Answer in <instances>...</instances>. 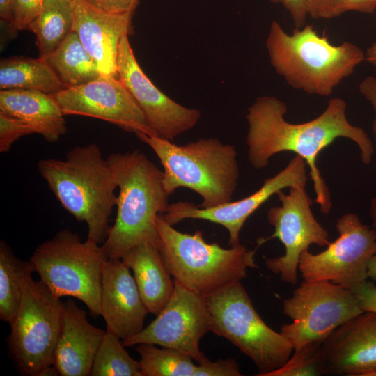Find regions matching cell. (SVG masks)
Wrapping results in <instances>:
<instances>
[{
    "label": "cell",
    "mask_w": 376,
    "mask_h": 376,
    "mask_svg": "<svg viewBox=\"0 0 376 376\" xmlns=\"http://www.w3.org/2000/svg\"><path fill=\"white\" fill-rule=\"evenodd\" d=\"M212 320V331L249 357L258 376L283 366L293 348L262 320L242 284L237 281L205 296Z\"/></svg>",
    "instance_id": "8"
},
{
    "label": "cell",
    "mask_w": 376,
    "mask_h": 376,
    "mask_svg": "<svg viewBox=\"0 0 376 376\" xmlns=\"http://www.w3.org/2000/svg\"><path fill=\"white\" fill-rule=\"evenodd\" d=\"M156 316L140 332L123 340L124 346L148 343L177 350L198 363L207 359L199 347L200 340L212 327L203 295L174 280L172 295Z\"/></svg>",
    "instance_id": "12"
},
{
    "label": "cell",
    "mask_w": 376,
    "mask_h": 376,
    "mask_svg": "<svg viewBox=\"0 0 376 376\" xmlns=\"http://www.w3.org/2000/svg\"><path fill=\"white\" fill-rule=\"evenodd\" d=\"M276 195L281 205L272 207L267 211L268 221L274 228V233L269 238H278L285 247V253L267 259L265 265L283 282L295 285L301 254L311 244L327 246L330 243L329 233L313 214L312 200L306 187H291L288 194L281 190Z\"/></svg>",
    "instance_id": "13"
},
{
    "label": "cell",
    "mask_w": 376,
    "mask_h": 376,
    "mask_svg": "<svg viewBox=\"0 0 376 376\" xmlns=\"http://www.w3.org/2000/svg\"><path fill=\"white\" fill-rule=\"evenodd\" d=\"M365 60H367L372 65L376 68V42L369 46L365 52Z\"/></svg>",
    "instance_id": "40"
},
{
    "label": "cell",
    "mask_w": 376,
    "mask_h": 376,
    "mask_svg": "<svg viewBox=\"0 0 376 376\" xmlns=\"http://www.w3.org/2000/svg\"><path fill=\"white\" fill-rule=\"evenodd\" d=\"M120 259L132 270L148 312L158 315L174 290V282L159 249L150 243H141L130 249Z\"/></svg>",
    "instance_id": "22"
},
{
    "label": "cell",
    "mask_w": 376,
    "mask_h": 376,
    "mask_svg": "<svg viewBox=\"0 0 376 376\" xmlns=\"http://www.w3.org/2000/svg\"><path fill=\"white\" fill-rule=\"evenodd\" d=\"M120 339L113 332L106 330L96 352L90 375L141 376L140 362L129 355Z\"/></svg>",
    "instance_id": "28"
},
{
    "label": "cell",
    "mask_w": 376,
    "mask_h": 376,
    "mask_svg": "<svg viewBox=\"0 0 376 376\" xmlns=\"http://www.w3.org/2000/svg\"><path fill=\"white\" fill-rule=\"evenodd\" d=\"M359 90L373 108L375 118L373 123V132L376 141V77L368 76L363 79L359 85ZM370 214L373 227L376 229V198L371 201Z\"/></svg>",
    "instance_id": "33"
},
{
    "label": "cell",
    "mask_w": 376,
    "mask_h": 376,
    "mask_svg": "<svg viewBox=\"0 0 376 376\" xmlns=\"http://www.w3.org/2000/svg\"><path fill=\"white\" fill-rule=\"evenodd\" d=\"M357 295L330 281H304L283 301V313L292 320L280 334L294 350L324 341L336 329L363 313Z\"/></svg>",
    "instance_id": "10"
},
{
    "label": "cell",
    "mask_w": 376,
    "mask_h": 376,
    "mask_svg": "<svg viewBox=\"0 0 376 376\" xmlns=\"http://www.w3.org/2000/svg\"><path fill=\"white\" fill-rule=\"evenodd\" d=\"M306 166L304 159L295 155L283 169L266 178L263 185L247 197L209 208L178 201L169 204L160 216L172 226L186 219H203L221 225L229 233V244L237 246L240 244V230L247 219L271 196L285 188L306 187Z\"/></svg>",
    "instance_id": "15"
},
{
    "label": "cell",
    "mask_w": 376,
    "mask_h": 376,
    "mask_svg": "<svg viewBox=\"0 0 376 376\" xmlns=\"http://www.w3.org/2000/svg\"><path fill=\"white\" fill-rule=\"evenodd\" d=\"M272 3L281 4L290 14L295 27L306 25L308 15L307 0H269Z\"/></svg>",
    "instance_id": "35"
},
{
    "label": "cell",
    "mask_w": 376,
    "mask_h": 376,
    "mask_svg": "<svg viewBox=\"0 0 376 376\" xmlns=\"http://www.w3.org/2000/svg\"><path fill=\"white\" fill-rule=\"evenodd\" d=\"M136 135L159 158L163 184L170 195L180 187L189 189L201 197V208L233 201L240 178L234 146L212 137L180 146L157 135Z\"/></svg>",
    "instance_id": "5"
},
{
    "label": "cell",
    "mask_w": 376,
    "mask_h": 376,
    "mask_svg": "<svg viewBox=\"0 0 376 376\" xmlns=\"http://www.w3.org/2000/svg\"><path fill=\"white\" fill-rule=\"evenodd\" d=\"M14 0H0V17L1 21L12 26L13 23Z\"/></svg>",
    "instance_id": "39"
},
{
    "label": "cell",
    "mask_w": 376,
    "mask_h": 376,
    "mask_svg": "<svg viewBox=\"0 0 376 376\" xmlns=\"http://www.w3.org/2000/svg\"><path fill=\"white\" fill-rule=\"evenodd\" d=\"M240 366L235 359L211 361L208 359L196 366L194 376H240Z\"/></svg>",
    "instance_id": "32"
},
{
    "label": "cell",
    "mask_w": 376,
    "mask_h": 376,
    "mask_svg": "<svg viewBox=\"0 0 376 376\" xmlns=\"http://www.w3.org/2000/svg\"><path fill=\"white\" fill-rule=\"evenodd\" d=\"M322 341L308 343L293 350L288 361L266 376H314L325 375Z\"/></svg>",
    "instance_id": "29"
},
{
    "label": "cell",
    "mask_w": 376,
    "mask_h": 376,
    "mask_svg": "<svg viewBox=\"0 0 376 376\" xmlns=\"http://www.w3.org/2000/svg\"><path fill=\"white\" fill-rule=\"evenodd\" d=\"M334 0H307L308 15L315 19H331Z\"/></svg>",
    "instance_id": "38"
},
{
    "label": "cell",
    "mask_w": 376,
    "mask_h": 376,
    "mask_svg": "<svg viewBox=\"0 0 376 376\" xmlns=\"http://www.w3.org/2000/svg\"><path fill=\"white\" fill-rule=\"evenodd\" d=\"M347 104L338 97L331 98L318 117L302 123L286 120V104L275 96L258 97L248 108L246 145L248 159L256 169L265 168L269 159L281 152L302 157L309 168L315 201L320 211L329 214L331 201L328 187L317 166L320 152L338 138L353 141L359 148L365 164L372 161L373 143L360 127L352 125L346 116Z\"/></svg>",
    "instance_id": "1"
},
{
    "label": "cell",
    "mask_w": 376,
    "mask_h": 376,
    "mask_svg": "<svg viewBox=\"0 0 376 376\" xmlns=\"http://www.w3.org/2000/svg\"><path fill=\"white\" fill-rule=\"evenodd\" d=\"M37 168L61 205L88 227L87 239L102 244L117 196L113 171L95 143L71 149L65 159H40Z\"/></svg>",
    "instance_id": "4"
},
{
    "label": "cell",
    "mask_w": 376,
    "mask_h": 376,
    "mask_svg": "<svg viewBox=\"0 0 376 376\" xmlns=\"http://www.w3.org/2000/svg\"><path fill=\"white\" fill-rule=\"evenodd\" d=\"M24 121L0 111V152H8L14 142L23 136L33 134Z\"/></svg>",
    "instance_id": "30"
},
{
    "label": "cell",
    "mask_w": 376,
    "mask_h": 376,
    "mask_svg": "<svg viewBox=\"0 0 376 376\" xmlns=\"http://www.w3.org/2000/svg\"><path fill=\"white\" fill-rule=\"evenodd\" d=\"M336 227L338 238L320 253L303 252L298 269L305 281H330L356 292L368 278V265L376 253V229L352 213L339 218Z\"/></svg>",
    "instance_id": "11"
},
{
    "label": "cell",
    "mask_w": 376,
    "mask_h": 376,
    "mask_svg": "<svg viewBox=\"0 0 376 376\" xmlns=\"http://www.w3.org/2000/svg\"><path fill=\"white\" fill-rule=\"evenodd\" d=\"M63 313V302L40 281L30 276L19 308L9 323L8 347L19 373L39 376L52 365Z\"/></svg>",
    "instance_id": "9"
},
{
    "label": "cell",
    "mask_w": 376,
    "mask_h": 376,
    "mask_svg": "<svg viewBox=\"0 0 376 376\" xmlns=\"http://www.w3.org/2000/svg\"><path fill=\"white\" fill-rule=\"evenodd\" d=\"M108 259L102 244L84 242L65 229L38 245L30 261L54 295L79 299L96 317L100 315L102 274Z\"/></svg>",
    "instance_id": "7"
},
{
    "label": "cell",
    "mask_w": 376,
    "mask_h": 376,
    "mask_svg": "<svg viewBox=\"0 0 376 376\" xmlns=\"http://www.w3.org/2000/svg\"><path fill=\"white\" fill-rule=\"evenodd\" d=\"M107 159L119 189L116 219L102 244L108 258L120 259L143 242L159 249L156 218L166 210L170 196L163 171L138 150L112 153Z\"/></svg>",
    "instance_id": "3"
},
{
    "label": "cell",
    "mask_w": 376,
    "mask_h": 376,
    "mask_svg": "<svg viewBox=\"0 0 376 376\" xmlns=\"http://www.w3.org/2000/svg\"><path fill=\"white\" fill-rule=\"evenodd\" d=\"M368 277L376 281V253L371 258L368 268Z\"/></svg>",
    "instance_id": "41"
},
{
    "label": "cell",
    "mask_w": 376,
    "mask_h": 376,
    "mask_svg": "<svg viewBox=\"0 0 376 376\" xmlns=\"http://www.w3.org/2000/svg\"><path fill=\"white\" fill-rule=\"evenodd\" d=\"M93 6L112 13H134L139 0H86Z\"/></svg>",
    "instance_id": "36"
},
{
    "label": "cell",
    "mask_w": 376,
    "mask_h": 376,
    "mask_svg": "<svg viewBox=\"0 0 376 376\" xmlns=\"http://www.w3.org/2000/svg\"><path fill=\"white\" fill-rule=\"evenodd\" d=\"M69 1H72V0H69Z\"/></svg>",
    "instance_id": "42"
},
{
    "label": "cell",
    "mask_w": 376,
    "mask_h": 376,
    "mask_svg": "<svg viewBox=\"0 0 376 376\" xmlns=\"http://www.w3.org/2000/svg\"><path fill=\"white\" fill-rule=\"evenodd\" d=\"M141 376H194L196 366L189 355L172 348L155 345H136Z\"/></svg>",
    "instance_id": "27"
},
{
    "label": "cell",
    "mask_w": 376,
    "mask_h": 376,
    "mask_svg": "<svg viewBox=\"0 0 376 376\" xmlns=\"http://www.w3.org/2000/svg\"><path fill=\"white\" fill-rule=\"evenodd\" d=\"M52 95L65 116L95 118L135 134L157 135L118 77L101 75L92 81L65 88Z\"/></svg>",
    "instance_id": "14"
},
{
    "label": "cell",
    "mask_w": 376,
    "mask_h": 376,
    "mask_svg": "<svg viewBox=\"0 0 376 376\" xmlns=\"http://www.w3.org/2000/svg\"><path fill=\"white\" fill-rule=\"evenodd\" d=\"M325 375H376V313L363 312L322 344Z\"/></svg>",
    "instance_id": "17"
},
{
    "label": "cell",
    "mask_w": 376,
    "mask_h": 376,
    "mask_svg": "<svg viewBox=\"0 0 376 376\" xmlns=\"http://www.w3.org/2000/svg\"><path fill=\"white\" fill-rule=\"evenodd\" d=\"M354 294L364 312L376 313V286L372 282L367 281Z\"/></svg>",
    "instance_id": "37"
},
{
    "label": "cell",
    "mask_w": 376,
    "mask_h": 376,
    "mask_svg": "<svg viewBox=\"0 0 376 376\" xmlns=\"http://www.w3.org/2000/svg\"><path fill=\"white\" fill-rule=\"evenodd\" d=\"M106 331L91 324L71 299L63 302L61 325L52 365L61 376H88Z\"/></svg>",
    "instance_id": "20"
},
{
    "label": "cell",
    "mask_w": 376,
    "mask_h": 376,
    "mask_svg": "<svg viewBox=\"0 0 376 376\" xmlns=\"http://www.w3.org/2000/svg\"><path fill=\"white\" fill-rule=\"evenodd\" d=\"M45 59L66 88L88 83L102 75L97 63L74 31Z\"/></svg>",
    "instance_id": "24"
},
{
    "label": "cell",
    "mask_w": 376,
    "mask_h": 376,
    "mask_svg": "<svg viewBox=\"0 0 376 376\" xmlns=\"http://www.w3.org/2000/svg\"><path fill=\"white\" fill-rule=\"evenodd\" d=\"M72 1L44 0L41 10L28 30L36 35L39 57L52 54L72 31Z\"/></svg>",
    "instance_id": "25"
},
{
    "label": "cell",
    "mask_w": 376,
    "mask_h": 376,
    "mask_svg": "<svg viewBox=\"0 0 376 376\" xmlns=\"http://www.w3.org/2000/svg\"><path fill=\"white\" fill-rule=\"evenodd\" d=\"M35 272L31 262L18 258L5 242H0V319L8 324L16 315L26 279Z\"/></svg>",
    "instance_id": "26"
},
{
    "label": "cell",
    "mask_w": 376,
    "mask_h": 376,
    "mask_svg": "<svg viewBox=\"0 0 376 376\" xmlns=\"http://www.w3.org/2000/svg\"><path fill=\"white\" fill-rule=\"evenodd\" d=\"M0 111L24 121L50 143L58 141L67 131L59 104L52 95L41 91L1 90Z\"/></svg>",
    "instance_id": "21"
},
{
    "label": "cell",
    "mask_w": 376,
    "mask_h": 376,
    "mask_svg": "<svg viewBox=\"0 0 376 376\" xmlns=\"http://www.w3.org/2000/svg\"><path fill=\"white\" fill-rule=\"evenodd\" d=\"M74 31L97 64L102 75L117 76L121 38L133 33L134 13H112L86 0H72Z\"/></svg>",
    "instance_id": "18"
},
{
    "label": "cell",
    "mask_w": 376,
    "mask_h": 376,
    "mask_svg": "<svg viewBox=\"0 0 376 376\" xmlns=\"http://www.w3.org/2000/svg\"><path fill=\"white\" fill-rule=\"evenodd\" d=\"M269 62L292 88L308 94L330 95L365 60V52L350 42L334 45L311 24L288 34L276 20L266 39Z\"/></svg>",
    "instance_id": "2"
},
{
    "label": "cell",
    "mask_w": 376,
    "mask_h": 376,
    "mask_svg": "<svg viewBox=\"0 0 376 376\" xmlns=\"http://www.w3.org/2000/svg\"><path fill=\"white\" fill-rule=\"evenodd\" d=\"M65 88L43 58L13 56L0 61L1 90H32L52 95Z\"/></svg>",
    "instance_id": "23"
},
{
    "label": "cell",
    "mask_w": 376,
    "mask_h": 376,
    "mask_svg": "<svg viewBox=\"0 0 376 376\" xmlns=\"http://www.w3.org/2000/svg\"><path fill=\"white\" fill-rule=\"evenodd\" d=\"M44 0H14L11 26L14 31L28 30L40 13Z\"/></svg>",
    "instance_id": "31"
},
{
    "label": "cell",
    "mask_w": 376,
    "mask_h": 376,
    "mask_svg": "<svg viewBox=\"0 0 376 376\" xmlns=\"http://www.w3.org/2000/svg\"><path fill=\"white\" fill-rule=\"evenodd\" d=\"M128 35L121 38L117 59V76L129 90L155 134L173 141L198 123L201 111L186 107L160 91L140 67Z\"/></svg>",
    "instance_id": "16"
},
{
    "label": "cell",
    "mask_w": 376,
    "mask_h": 376,
    "mask_svg": "<svg viewBox=\"0 0 376 376\" xmlns=\"http://www.w3.org/2000/svg\"><path fill=\"white\" fill-rule=\"evenodd\" d=\"M376 10V0H334L332 18L349 11L371 14Z\"/></svg>",
    "instance_id": "34"
},
{
    "label": "cell",
    "mask_w": 376,
    "mask_h": 376,
    "mask_svg": "<svg viewBox=\"0 0 376 376\" xmlns=\"http://www.w3.org/2000/svg\"><path fill=\"white\" fill-rule=\"evenodd\" d=\"M148 311L130 269L121 259H108L102 274L100 315L107 329L121 340L140 332Z\"/></svg>",
    "instance_id": "19"
},
{
    "label": "cell",
    "mask_w": 376,
    "mask_h": 376,
    "mask_svg": "<svg viewBox=\"0 0 376 376\" xmlns=\"http://www.w3.org/2000/svg\"><path fill=\"white\" fill-rule=\"evenodd\" d=\"M156 227L159 250L171 276L204 297L241 281L246 277L248 269L258 267L256 250L240 244L224 249L217 243H207L201 231L180 232L160 215L156 218Z\"/></svg>",
    "instance_id": "6"
}]
</instances>
